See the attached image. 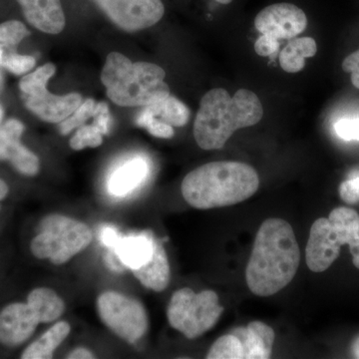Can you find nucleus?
<instances>
[{
	"mask_svg": "<svg viewBox=\"0 0 359 359\" xmlns=\"http://www.w3.org/2000/svg\"><path fill=\"white\" fill-rule=\"evenodd\" d=\"M29 35V30L20 21L8 20L0 25V44L9 48H14Z\"/></svg>",
	"mask_w": 359,
	"mask_h": 359,
	"instance_id": "28",
	"label": "nucleus"
},
{
	"mask_svg": "<svg viewBox=\"0 0 359 359\" xmlns=\"http://www.w3.org/2000/svg\"><path fill=\"white\" fill-rule=\"evenodd\" d=\"M316 52L318 45L311 37L294 39L280 52V67L287 73L299 72L306 65V58L313 57Z\"/></svg>",
	"mask_w": 359,
	"mask_h": 359,
	"instance_id": "22",
	"label": "nucleus"
},
{
	"mask_svg": "<svg viewBox=\"0 0 359 359\" xmlns=\"http://www.w3.org/2000/svg\"><path fill=\"white\" fill-rule=\"evenodd\" d=\"M264 116L259 97L240 89L231 97L226 90H210L203 96L194 123V137L203 150H219L238 129L254 126Z\"/></svg>",
	"mask_w": 359,
	"mask_h": 359,
	"instance_id": "2",
	"label": "nucleus"
},
{
	"mask_svg": "<svg viewBox=\"0 0 359 359\" xmlns=\"http://www.w3.org/2000/svg\"><path fill=\"white\" fill-rule=\"evenodd\" d=\"M9 188L4 180L0 179V200H4L8 195Z\"/></svg>",
	"mask_w": 359,
	"mask_h": 359,
	"instance_id": "36",
	"label": "nucleus"
},
{
	"mask_svg": "<svg viewBox=\"0 0 359 359\" xmlns=\"http://www.w3.org/2000/svg\"><path fill=\"white\" fill-rule=\"evenodd\" d=\"M55 72L56 66L47 63L23 75L20 82L21 99L25 107L44 122L65 121L83 102L82 96L76 92L56 95L48 91L47 84Z\"/></svg>",
	"mask_w": 359,
	"mask_h": 359,
	"instance_id": "7",
	"label": "nucleus"
},
{
	"mask_svg": "<svg viewBox=\"0 0 359 359\" xmlns=\"http://www.w3.org/2000/svg\"><path fill=\"white\" fill-rule=\"evenodd\" d=\"M259 178L250 165L235 161L208 163L190 172L182 182V195L198 210L228 207L256 194Z\"/></svg>",
	"mask_w": 359,
	"mask_h": 359,
	"instance_id": "3",
	"label": "nucleus"
},
{
	"mask_svg": "<svg viewBox=\"0 0 359 359\" xmlns=\"http://www.w3.org/2000/svg\"><path fill=\"white\" fill-rule=\"evenodd\" d=\"M27 304L39 316L40 323H53L65 311V301L48 287L33 290L28 295Z\"/></svg>",
	"mask_w": 359,
	"mask_h": 359,
	"instance_id": "21",
	"label": "nucleus"
},
{
	"mask_svg": "<svg viewBox=\"0 0 359 359\" xmlns=\"http://www.w3.org/2000/svg\"><path fill=\"white\" fill-rule=\"evenodd\" d=\"M144 109L149 114L161 121L167 123L173 127H183L190 119V110L185 104L176 97L169 95L162 100L146 106Z\"/></svg>",
	"mask_w": 359,
	"mask_h": 359,
	"instance_id": "23",
	"label": "nucleus"
},
{
	"mask_svg": "<svg viewBox=\"0 0 359 359\" xmlns=\"http://www.w3.org/2000/svg\"><path fill=\"white\" fill-rule=\"evenodd\" d=\"M340 248L328 219H316L311 226L306 249L309 269L313 273L327 271L339 257Z\"/></svg>",
	"mask_w": 359,
	"mask_h": 359,
	"instance_id": "12",
	"label": "nucleus"
},
{
	"mask_svg": "<svg viewBox=\"0 0 359 359\" xmlns=\"http://www.w3.org/2000/svg\"><path fill=\"white\" fill-rule=\"evenodd\" d=\"M231 334L237 335L245 349V358L266 359L271 358L275 341V332L262 321H252L248 327H237Z\"/></svg>",
	"mask_w": 359,
	"mask_h": 359,
	"instance_id": "16",
	"label": "nucleus"
},
{
	"mask_svg": "<svg viewBox=\"0 0 359 359\" xmlns=\"http://www.w3.org/2000/svg\"><path fill=\"white\" fill-rule=\"evenodd\" d=\"M335 133L346 141H359V119H342L334 125Z\"/></svg>",
	"mask_w": 359,
	"mask_h": 359,
	"instance_id": "30",
	"label": "nucleus"
},
{
	"mask_svg": "<svg viewBox=\"0 0 359 359\" xmlns=\"http://www.w3.org/2000/svg\"><path fill=\"white\" fill-rule=\"evenodd\" d=\"M353 263L354 266L359 269V254L355 255V256H353Z\"/></svg>",
	"mask_w": 359,
	"mask_h": 359,
	"instance_id": "39",
	"label": "nucleus"
},
{
	"mask_svg": "<svg viewBox=\"0 0 359 359\" xmlns=\"http://www.w3.org/2000/svg\"><path fill=\"white\" fill-rule=\"evenodd\" d=\"M102 131L94 122L92 125L84 124L80 126L69 142L70 147L75 151H81L85 148H97L102 145Z\"/></svg>",
	"mask_w": 359,
	"mask_h": 359,
	"instance_id": "26",
	"label": "nucleus"
},
{
	"mask_svg": "<svg viewBox=\"0 0 359 359\" xmlns=\"http://www.w3.org/2000/svg\"><path fill=\"white\" fill-rule=\"evenodd\" d=\"M342 69L351 74V83L359 89V49L344 58Z\"/></svg>",
	"mask_w": 359,
	"mask_h": 359,
	"instance_id": "33",
	"label": "nucleus"
},
{
	"mask_svg": "<svg viewBox=\"0 0 359 359\" xmlns=\"http://www.w3.org/2000/svg\"><path fill=\"white\" fill-rule=\"evenodd\" d=\"M25 130V125L18 119H9L0 125V160L8 161L20 174L33 177L39 174L40 161L21 143Z\"/></svg>",
	"mask_w": 359,
	"mask_h": 359,
	"instance_id": "11",
	"label": "nucleus"
},
{
	"mask_svg": "<svg viewBox=\"0 0 359 359\" xmlns=\"http://www.w3.org/2000/svg\"><path fill=\"white\" fill-rule=\"evenodd\" d=\"M97 309L104 325L129 344L138 341L147 332V311L138 299L105 292L97 299Z\"/></svg>",
	"mask_w": 359,
	"mask_h": 359,
	"instance_id": "8",
	"label": "nucleus"
},
{
	"mask_svg": "<svg viewBox=\"0 0 359 359\" xmlns=\"http://www.w3.org/2000/svg\"><path fill=\"white\" fill-rule=\"evenodd\" d=\"M208 359H242L245 358V349L242 341L233 334L219 337L207 354Z\"/></svg>",
	"mask_w": 359,
	"mask_h": 359,
	"instance_id": "24",
	"label": "nucleus"
},
{
	"mask_svg": "<svg viewBox=\"0 0 359 359\" xmlns=\"http://www.w3.org/2000/svg\"><path fill=\"white\" fill-rule=\"evenodd\" d=\"M216 1L221 4H231L233 0H216Z\"/></svg>",
	"mask_w": 359,
	"mask_h": 359,
	"instance_id": "41",
	"label": "nucleus"
},
{
	"mask_svg": "<svg viewBox=\"0 0 359 359\" xmlns=\"http://www.w3.org/2000/svg\"><path fill=\"white\" fill-rule=\"evenodd\" d=\"M40 323L28 304H9L0 313V344L14 347L32 337Z\"/></svg>",
	"mask_w": 359,
	"mask_h": 359,
	"instance_id": "13",
	"label": "nucleus"
},
{
	"mask_svg": "<svg viewBox=\"0 0 359 359\" xmlns=\"http://www.w3.org/2000/svg\"><path fill=\"white\" fill-rule=\"evenodd\" d=\"M39 230L30 245L33 256L57 266L86 249L93 238L87 224L58 214L45 217Z\"/></svg>",
	"mask_w": 359,
	"mask_h": 359,
	"instance_id": "5",
	"label": "nucleus"
},
{
	"mask_svg": "<svg viewBox=\"0 0 359 359\" xmlns=\"http://www.w3.org/2000/svg\"><path fill=\"white\" fill-rule=\"evenodd\" d=\"M255 26L262 34H271L278 40L292 39L306 29L308 18L299 6L282 2L259 11Z\"/></svg>",
	"mask_w": 359,
	"mask_h": 359,
	"instance_id": "10",
	"label": "nucleus"
},
{
	"mask_svg": "<svg viewBox=\"0 0 359 359\" xmlns=\"http://www.w3.org/2000/svg\"><path fill=\"white\" fill-rule=\"evenodd\" d=\"M224 308L214 290L196 294L184 287L175 292L167 309L170 325L187 339H195L209 332L218 323Z\"/></svg>",
	"mask_w": 359,
	"mask_h": 359,
	"instance_id": "6",
	"label": "nucleus"
},
{
	"mask_svg": "<svg viewBox=\"0 0 359 359\" xmlns=\"http://www.w3.org/2000/svg\"><path fill=\"white\" fill-rule=\"evenodd\" d=\"M97 113V102L93 99H87L74 112L66 118L65 121L59 123V129L62 135H68L73 130L79 128L82 125L86 124L90 118L95 117Z\"/></svg>",
	"mask_w": 359,
	"mask_h": 359,
	"instance_id": "25",
	"label": "nucleus"
},
{
	"mask_svg": "<svg viewBox=\"0 0 359 359\" xmlns=\"http://www.w3.org/2000/svg\"><path fill=\"white\" fill-rule=\"evenodd\" d=\"M166 72L159 65L132 62L119 52H111L101 81L108 98L122 107H146L170 95Z\"/></svg>",
	"mask_w": 359,
	"mask_h": 359,
	"instance_id": "4",
	"label": "nucleus"
},
{
	"mask_svg": "<svg viewBox=\"0 0 359 359\" xmlns=\"http://www.w3.org/2000/svg\"><path fill=\"white\" fill-rule=\"evenodd\" d=\"M101 238H102L104 245L112 248V249H115L116 245H117L118 242H119L120 238H121V237H119V235H118L117 231L113 228L104 229Z\"/></svg>",
	"mask_w": 359,
	"mask_h": 359,
	"instance_id": "34",
	"label": "nucleus"
},
{
	"mask_svg": "<svg viewBox=\"0 0 359 359\" xmlns=\"http://www.w3.org/2000/svg\"><path fill=\"white\" fill-rule=\"evenodd\" d=\"M94 358H95L94 354L88 349L84 348V347H78V348L71 351L67 356V358L69 359H91Z\"/></svg>",
	"mask_w": 359,
	"mask_h": 359,
	"instance_id": "35",
	"label": "nucleus"
},
{
	"mask_svg": "<svg viewBox=\"0 0 359 359\" xmlns=\"http://www.w3.org/2000/svg\"><path fill=\"white\" fill-rule=\"evenodd\" d=\"M25 20L33 27L48 34L65 29V14L60 0H18Z\"/></svg>",
	"mask_w": 359,
	"mask_h": 359,
	"instance_id": "14",
	"label": "nucleus"
},
{
	"mask_svg": "<svg viewBox=\"0 0 359 359\" xmlns=\"http://www.w3.org/2000/svg\"><path fill=\"white\" fill-rule=\"evenodd\" d=\"M132 271L135 278L147 289L157 292L167 289L171 271L166 250L159 241L156 242L154 252L150 261Z\"/></svg>",
	"mask_w": 359,
	"mask_h": 359,
	"instance_id": "18",
	"label": "nucleus"
},
{
	"mask_svg": "<svg viewBox=\"0 0 359 359\" xmlns=\"http://www.w3.org/2000/svg\"><path fill=\"white\" fill-rule=\"evenodd\" d=\"M157 240L150 231H144L139 235L128 236L120 238L115 252L120 262L133 271L150 261L154 252Z\"/></svg>",
	"mask_w": 359,
	"mask_h": 359,
	"instance_id": "17",
	"label": "nucleus"
},
{
	"mask_svg": "<svg viewBox=\"0 0 359 359\" xmlns=\"http://www.w3.org/2000/svg\"><path fill=\"white\" fill-rule=\"evenodd\" d=\"M299 262L301 250L292 226L283 219H266L245 269L248 287L259 297H271L294 280Z\"/></svg>",
	"mask_w": 359,
	"mask_h": 359,
	"instance_id": "1",
	"label": "nucleus"
},
{
	"mask_svg": "<svg viewBox=\"0 0 359 359\" xmlns=\"http://www.w3.org/2000/svg\"><path fill=\"white\" fill-rule=\"evenodd\" d=\"M4 108H2V106L0 105V125H1L2 120H4Z\"/></svg>",
	"mask_w": 359,
	"mask_h": 359,
	"instance_id": "40",
	"label": "nucleus"
},
{
	"mask_svg": "<svg viewBox=\"0 0 359 359\" xmlns=\"http://www.w3.org/2000/svg\"><path fill=\"white\" fill-rule=\"evenodd\" d=\"M136 124L142 128L147 129L149 133L156 138L170 139L175 135L173 126L153 117L145 109L142 110L137 117Z\"/></svg>",
	"mask_w": 359,
	"mask_h": 359,
	"instance_id": "29",
	"label": "nucleus"
},
{
	"mask_svg": "<svg viewBox=\"0 0 359 359\" xmlns=\"http://www.w3.org/2000/svg\"><path fill=\"white\" fill-rule=\"evenodd\" d=\"M280 48V42L271 34H262L255 42V50L262 57H271Z\"/></svg>",
	"mask_w": 359,
	"mask_h": 359,
	"instance_id": "32",
	"label": "nucleus"
},
{
	"mask_svg": "<svg viewBox=\"0 0 359 359\" xmlns=\"http://www.w3.org/2000/svg\"><path fill=\"white\" fill-rule=\"evenodd\" d=\"M6 46L4 44H0V65H1L2 58H4V52H6Z\"/></svg>",
	"mask_w": 359,
	"mask_h": 359,
	"instance_id": "38",
	"label": "nucleus"
},
{
	"mask_svg": "<svg viewBox=\"0 0 359 359\" xmlns=\"http://www.w3.org/2000/svg\"><path fill=\"white\" fill-rule=\"evenodd\" d=\"M150 173V165L143 156H133L113 169L107 181L108 191L114 197H125L139 188Z\"/></svg>",
	"mask_w": 359,
	"mask_h": 359,
	"instance_id": "15",
	"label": "nucleus"
},
{
	"mask_svg": "<svg viewBox=\"0 0 359 359\" xmlns=\"http://www.w3.org/2000/svg\"><path fill=\"white\" fill-rule=\"evenodd\" d=\"M69 323L66 321H59L52 325L39 339L32 342L23 351L22 359H50L53 358L54 351L65 341L70 334Z\"/></svg>",
	"mask_w": 359,
	"mask_h": 359,
	"instance_id": "20",
	"label": "nucleus"
},
{
	"mask_svg": "<svg viewBox=\"0 0 359 359\" xmlns=\"http://www.w3.org/2000/svg\"><path fill=\"white\" fill-rule=\"evenodd\" d=\"M35 65L36 60L33 56L22 55L6 47L0 67L6 68L14 75H25L34 68Z\"/></svg>",
	"mask_w": 359,
	"mask_h": 359,
	"instance_id": "27",
	"label": "nucleus"
},
{
	"mask_svg": "<svg viewBox=\"0 0 359 359\" xmlns=\"http://www.w3.org/2000/svg\"><path fill=\"white\" fill-rule=\"evenodd\" d=\"M353 353L354 358H359V337L354 340L353 344Z\"/></svg>",
	"mask_w": 359,
	"mask_h": 359,
	"instance_id": "37",
	"label": "nucleus"
},
{
	"mask_svg": "<svg viewBox=\"0 0 359 359\" xmlns=\"http://www.w3.org/2000/svg\"><path fill=\"white\" fill-rule=\"evenodd\" d=\"M332 230L340 245H348L351 256L359 254V215L346 207L332 210L328 217Z\"/></svg>",
	"mask_w": 359,
	"mask_h": 359,
	"instance_id": "19",
	"label": "nucleus"
},
{
	"mask_svg": "<svg viewBox=\"0 0 359 359\" xmlns=\"http://www.w3.org/2000/svg\"><path fill=\"white\" fill-rule=\"evenodd\" d=\"M340 199L346 204L359 203V176L342 182L339 189Z\"/></svg>",
	"mask_w": 359,
	"mask_h": 359,
	"instance_id": "31",
	"label": "nucleus"
},
{
	"mask_svg": "<svg viewBox=\"0 0 359 359\" xmlns=\"http://www.w3.org/2000/svg\"><path fill=\"white\" fill-rule=\"evenodd\" d=\"M120 29L136 32L157 25L165 13L162 0H93Z\"/></svg>",
	"mask_w": 359,
	"mask_h": 359,
	"instance_id": "9",
	"label": "nucleus"
}]
</instances>
